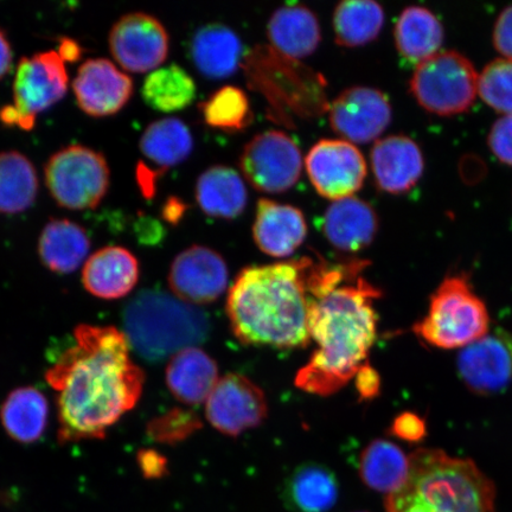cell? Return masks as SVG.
Masks as SVG:
<instances>
[{"instance_id":"obj_43","label":"cell","mask_w":512,"mask_h":512,"mask_svg":"<svg viewBox=\"0 0 512 512\" xmlns=\"http://www.w3.org/2000/svg\"><path fill=\"white\" fill-rule=\"evenodd\" d=\"M137 463L140 472L146 479H160L168 475V459L156 450L138 452Z\"/></svg>"},{"instance_id":"obj_28","label":"cell","mask_w":512,"mask_h":512,"mask_svg":"<svg viewBox=\"0 0 512 512\" xmlns=\"http://www.w3.org/2000/svg\"><path fill=\"white\" fill-rule=\"evenodd\" d=\"M198 206L213 219L234 220L245 211L248 192L239 172L215 165L198 177L195 189Z\"/></svg>"},{"instance_id":"obj_24","label":"cell","mask_w":512,"mask_h":512,"mask_svg":"<svg viewBox=\"0 0 512 512\" xmlns=\"http://www.w3.org/2000/svg\"><path fill=\"white\" fill-rule=\"evenodd\" d=\"M241 38L227 25L210 23L192 36L189 56L204 78L221 80L232 76L243 60Z\"/></svg>"},{"instance_id":"obj_13","label":"cell","mask_w":512,"mask_h":512,"mask_svg":"<svg viewBox=\"0 0 512 512\" xmlns=\"http://www.w3.org/2000/svg\"><path fill=\"white\" fill-rule=\"evenodd\" d=\"M268 405L264 392L247 377L228 374L217 381L207 399L211 426L228 437H239L264 422Z\"/></svg>"},{"instance_id":"obj_8","label":"cell","mask_w":512,"mask_h":512,"mask_svg":"<svg viewBox=\"0 0 512 512\" xmlns=\"http://www.w3.org/2000/svg\"><path fill=\"white\" fill-rule=\"evenodd\" d=\"M44 179L54 201L68 210L95 209L111 184V170L102 153L83 145H69L44 165Z\"/></svg>"},{"instance_id":"obj_40","label":"cell","mask_w":512,"mask_h":512,"mask_svg":"<svg viewBox=\"0 0 512 512\" xmlns=\"http://www.w3.org/2000/svg\"><path fill=\"white\" fill-rule=\"evenodd\" d=\"M389 433L407 443H420L427 434L426 421L413 412H403L396 416Z\"/></svg>"},{"instance_id":"obj_23","label":"cell","mask_w":512,"mask_h":512,"mask_svg":"<svg viewBox=\"0 0 512 512\" xmlns=\"http://www.w3.org/2000/svg\"><path fill=\"white\" fill-rule=\"evenodd\" d=\"M139 274L136 256L124 247L107 246L86 261L82 270V285L96 298L115 300L133 291Z\"/></svg>"},{"instance_id":"obj_7","label":"cell","mask_w":512,"mask_h":512,"mask_svg":"<svg viewBox=\"0 0 512 512\" xmlns=\"http://www.w3.org/2000/svg\"><path fill=\"white\" fill-rule=\"evenodd\" d=\"M489 330V311L465 274L445 278L432 294L427 315L413 326L422 341L443 350L463 349Z\"/></svg>"},{"instance_id":"obj_18","label":"cell","mask_w":512,"mask_h":512,"mask_svg":"<svg viewBox=\"0 0 512 512\" xmlns=\"http://www.w3.org/2000/svg\"><path fill=\"white\" fill-rule=\"evenodd\" d=\"M76 102L83 113L93 118L118 114L130 102L134 86L126 73L107 59H89L73 81Z\"/></svg>"},{"instance_id":"obj_44","label":"cell","mask_w":512,"mask_h":512,"mask_svg":"<svg viewBox=\"0 0 512 512\" xmlns=\"http://www.w3.org/2000/svg\"><path fill=\"white\" fill-rule=\"evenodd\" d=\"M133 227L134 234L143 245H157L165 236L162 222L149 215L139 214Z\"/></svg>"},{"instance_id":"obj_12","label":"cell","mask_w":512,"mask_h":512,"mask_svg":"<svg viewBox=\"0 0 512 512\" xmlns=\"http://www.w3.org/2000/svg\"><path fill=\"white\" fill-rule=\"evenodd\" d=\"M108 44L114 60L127 72L156 70L169 55L168 31L156 17L133 12L113 25Z\"/></svg>"},{"instance_id":"obj_14","label":"cell","mask_w":512,"mask_h":512,"mask_svg":"<svg viewBox=\"0 0 512 512\" xmlns=\"http://www.w3.org/2000/svg\"><path fill=\"white\" fill-rule=\"evenodd\" d=\"M458 373L471 392L501 394L512 386V334L498 328L459 352Z\"/></svg>"},{"instance_id":"obj_31","label":"cell","mask_w":512,"mask_h":512,"mask_svg":"<svg viewBox=\"0 0 512 512\" xmlns=\"http://www.w3.org/2000/svg\"><path fill=\"white\" fill-rule=\"evenodd\" d=\"M444 42V28L437 16L421 6L403 10L395 27V43L403 59L413 64L438 54Z\"/></svg>"},{"instance_id":"obj_21","label":"cell","mask_w":512,"mask_h":512,"mask_svg":"<svg viewBox=\"0 0 512 512\" xmlns=\"http://www.w3.org/2000/svg\"><path fill=\"white\" fill-rule=\"evenodd\" d=\"M306 236L302 210L261 198L256 207L253 238L262 253L287 258L303 245Z\"/></svg>"},{"instance_id":"obj_38","label":"cell","mask_w":512,"mask_h":512,"mask_svg":"<svg viewBox=\"0 0 512 512\" xmlns=\"http://www.w3.org/2000/svg\"><path fill=\"white\" fill-rule=\"evenodd\" d=\"M201 428L202 422L197 414L188 409L175 408L152 419L146 427V432L156 443L177 445Z\"/></svg>"},{"instance_id":"obj_32","label":"cell","mask_w":512,"mask_h":512,"mask_svg":"<svg viewBox=\"0 0 512 512\" xmlns=\"http://www.w3.org/2000/svg\"><path fill=\"white\" fill-rule=\"evenodd\" d=\"M409 466V457L399 446L376 439L361 454L360 476L368 488L389 496L406 483Z\"/></svg>"},{"instance_id":"obj_47","label":"cell","mask_w":512,"mask_h":512,"mask_svg":"<svg viewBox=\"0 0 512 512\" xmlns=\"http://www.w3.org/2000/svg\"><path fill=\"white\" fill-rule=\"evenodd\" d=\"M188 207L179 198L171 197L165 202L162 209L163 220L171 224H177L182 220Z\"/></svg>"},{"instance_id":"obj_20","label":"cell","mask_w":512,"mask_h":512,"mask_svg":"<svg viewBox=\"0 0 512 512\" xmlns=\"http://www.w3.org/2000/svg\"><path fill=\"white\" fill-rule=\"evenodd\" d=\"M325 239L344 253H358L368 248L379 232L376 211L361 198L350 196L334 201L322 221Z\"/></svg>"},{"instance_id":"obj_30","label":"cell","mask_w":512,"mask_h":512,"mask_svg":"<svg viewBox=\"0 0 512 512\" xmlns=\"http://www.w3.org/2000/svg\"><path fill=\"white\" fill-rule=\"evenodd\" d=\"M339 496L337 477L328 466L305 463L286 479L284 502L293 512H329Z\"/></svg>"},{"instance_id":"obj_19","label":"cell","mask_w":512,"mask_h":512,"mask_svg":"<svg viewBox=\"0 0 512 512\" xmlns=\"http://www.w3.org/2000/svg\"><path fill=\"white\" fill-rule=\"evenodd\" d=\"M370 159L377 187L389 194H405L424 174L425 162L420 147L405 136L377 140Z\"/></svg>"},{"instance_id":"obj_17","label":"cell","mask_w":512,"mask_h":512,"mask_svg":"<svg viewBox=\"0 0 512 512\" xmlns=\"http://www.w3.org/2000/svg\"><path fill=\"white\" fill-rule=\"evenodd\" d=\"M169 284L176 297L185 303H214L228 286L226 261L214 249L191 246L172 261Z\"/></svg>"},{"instance_id":"obj_27","label":"cell","mask_w":512,"mask_h":512,"mask_svg":"<svg viewBox=\"0 0 512 512\" xmlns=\"http://www.w3.org/2000/svg\"><path fill=\"white\" fill-rule=\"evenodd\" d=\"M92 242L86 229L67 219H51L38 239V255L49 271L70 274L86 260Z\"/></svg>"},{"instance_id":"obj_15","label":"cell","mask_w":512,"mask_h":512,"mask_svg":"<svg viewBox=\"0 0 512 512\" xmlns=\"http://www.w3.org/2000/svg\"><path fill=\"white\" fill-rule=\"evenodd\" d=\"M329 121L332 130L347 142L368 144L387 130L392 106L375 88L350 87L332 101Z\"/></svg>"},{"instance_id":"obj_22","label":"cell","mask_w":512,"mask_h":512,"mask_svg":"<svg viewBox=\"0 0 512 512\" xmlns=\"http://www.w3.org/2000/svg\"><path fill=\"white\" fill-rule=\"evenodd\" d=\"M139 147L150 164L139 163L137 172L157 183L166 171L189 158L194 150V138L183 120L163 118L146 127Z\"/></svg>"},{"instance_id":"obj_42","label":"cell","mask_w":512,"mask_h":512,"mask_svg":"<svg viewBox=\"0 0 512 512\" xmlns=\"http://www.w3.org/2000/svg\"><path fill=\"white\" fill-rule=\"evenodd\" d=\"M494 44L499 54L512 61V5L505 9L497 19Z\"/></svg>"},{"instance_id":"obj_33","label":"cell","mask_w":512,"mask_h":512,"mask_svg":"<svg viewBox=\"0 0 512 512\" xmlns=\"http://www.w3.org/2000/svg\"><path fill=\"white\" fill-rule=\"evenodd\" d=\"M40 182L31 160L18 151L0 152V214L23 213L35 203Z\"/></svg>"},{"instance_id":"obj_29","label":"cell","mask_w":512,"mask_h":512,"mask_svg":"<svg viewBox=\"0 0 512 512\" xmlns=\"http://www.w3.org/2000/svg\"><path fill=\"white\" fill-rule=\"evenodd\" d=\"M0 421L6 434L16 443H37L48 427L49 403L46 395L31 386L12 390L0 407Z\"/></svg>"},{"instance_id":"obj_9","label":"cell","mask_w":512,"mask_h":512,"mask_svg":"<svg viewBox=\"0 0 512 512\" xmlns=\"http://www.w3.org/2000/svg\"><path fill=\"white\" fill-rule=\"evenodd\" d=\"M427 112L452 117L470 110L478 94L475 67L457 51H444L418 64L409 83Z\"/></svg>"},{"instance_id":"obj_2","label":"cell","mask_w":512,"mask_h":512,"mask_svg":"<svg viewBox=\"0 0 512 512\" xmlns=\"http://www.w3.org/2000/svg\"><path fill=\"white\" fill-rule=\"evenodd\" d=\"M362 272L325 288L311 300L309 329L317 349L294 381L306 393L336 394L367 362L377 332L374 302L382 292Z\"/></svg>"},{"instance_id":"obj_6","label":"cell","mask_w":512,"mask_h":512,"mask_svg":"<svg viewBox=\"0 0 512 512\" xmlns=\"http://www.w3.org/2000/svg\"><path fill=\"white\" fill-rule=\"evenodd\" d=\"M242 66L255 91L270 101L278 118H315L328 110L322 75L272 47H255L243 55Z\"/></svg>"},{"instance_id":"obj_37","label":"cell","mask_w":512,"mask_h":512,"mask_svg":"<svg viewBox=\"0 0 512 512\" xmlns=\"http://www.w3.org/2000/svg\"><path fill=\"white\" fill-rule=\"evenodd\" d=\"M478 94L495 111L512 115V61L489 63L478 75Z\"/></svg>"},{"instance_id":"obj_26","label":"cell","mask_w":512,"mask_h":512,"mask_svg":"<svg viewBox=\"0 0 512 512\" xmlns=\"http://www.w3.org/2000/svg\"><path fill=\"white\" fill-rule=\"evenodd\" d=\"M219 381L216 362L200 348H188L172 356L166 368V384L185 405L207 401Z\"/></svg>"},{"instance_id":"obj_4","label":"cell","mask_w":512,"mask_h":512,"mask_svg":"<svg viewBox=\"0 0 512 512\" xmlns=\"http://www.w3.org/2000/svg\"><path fill=\"white\" fill-rule=\"evenodd\" d=\"M406 483L386 498V512H496V488L471 459L419 448Z\"/></svg>"},{"instance_id":"obj_16","label":"cell","mask_w":512,"mask_h":512,"mask_svg":"<svg viewBox=\"0 0 512 512\" xmlns=\"http://www.w3.org/2000/svg\"><path fill=\"white\" fill-rule=\"evenodd\" d=\"M68 72L57 51L50 50L18 63L14 80V106L28 117L49 110L68 91Z\"/></svg>"},{"instance_id":"obj_35","label":"cell","mask_w":512,"mask_h":512,"mask_svg":"<svg viewBox=\"0 0 512 512\" xmlns=\"http://www.w3.org/2000/svg\"><path fill=\"white\" fill-rule=\"evenodd\" d=\"M196 92L194 79L176 63L153 70L142 88L145 104L163 113L184 110L195 100Z\"/></svg>"},{"instance_id":"obj_1","label":"cell","mask_w":512,"mask_h":512,"mask_svg":"<svg viewBox=\"0 0 512 512\" xmlns=\"http://www.w3.org/2000/svg\"><path fill=\"white\" fill-rule=\"evenodd\" d=\"M73 343L46 371L56 393L61 444L105 439L142 398L145 374L133 363L124 332L76 326Z\"/></svg>"},{"instance_id":"obj_5","label":"cell","mask_w":512,"mask_h":512,"mask_svg":"<svg viewBox=\"0 0 512 512\" xmlns=\"http://www.w3.org/2000/svg\"><path fill=\"white\" fill-rule=\"evenodd\" d=\"M124 335L130 348L149 362L206 342L209 318L195 305L159 290L140 291L124 310Z\"/></svg>"},{"instance_id":"obj_45","label":"cell","mask_w":512,"mask_h":512,"mask_svg":"<svg viewBox=\"0 0 512 512\" xmlns=\"http://www.w3.org/2000/svg\"><path fill=\"white\" fill-rule=\"evenodd\" d=\"M0 123L8 127L21 128L23 131H31L35 127L36 119L23 114L14 105H6L0 108Z\"/></svg>"},{"instance_id":"obj_48","label":"cell","mask_w":512,"mask_h":512,"mask_svg":"<svg viewBox=\"0 0 512 512\" xmlns=\"http://www.w3.org/2000/svg\"><path fill=\"white\" fill-rule=\"evenodd\" d=\"M57 53L61 56L63 61L76 62L82 57V47L78 42L72 40V38L63 37L60 38L59 50Z\"/></svg>"},{"instance_id":"obj_39","label":"cell","mask_w":512,"mask_h":512,"mask_svg":"<svg viewBox=\"0 0 512 512\" xmlns=\"http://www.w3.org/2000/svg\"><path fill=\"white\" fill-rule=\"evenodd\" d=\"M489 146L501 162L512 166V115H505L492 126Z\"/></svg>"},{"instance_id":"obj_3","label":"cell","mask_w":512,"mask_h":512,"mask_svg":"<svg viewBox=\"0 0 512 512\" xmlns=\"http://www.w3.org/2000/svg\"><path fill=\"white\" fill-rule=\"evenodd\" d=\"M311 264L305 256L240 272L229 291L227 313L241 343L277 349L310 344Z\"/></svg>"},{"instance_id":"obj_25","label":"cell","mask_w":512,"mask_h":512,"mask_svg":"<svg viewBox=\"0 0 512 512\" xmlns=\"http://www.w3.org/2000/svg\"><path fill=\"white\" fill-rule=\"evenodd\" d=\"M272 48L292 60L312 55L322 41V30L315 12L305 5L283 6L273 12L267 24Z\"/></svg>"},{"instance_id":"obj_34","label":"cell","mask_w":512,"mask_h":512,"mask_svg":"<svg viewBox=\"0 0 512 512\" xmlns=\"http://www.w3.org/2000/svg\"><path fill=\"white\" fill-rule=\"evenodd\" d=\"M384 24V11L373 0H347L334 12L335 38L338 46L356 48L376 40Z\"/></svg>"},{"instance_id":"obj_41","label":"cell","mask_w":512,"mask_h":512,"mask_svg":"<svg viewBox=\"0 0 512 512\" xmlns=\"http://www.w3.org/2000/svg\"><path fill=\"white\" fill-rule=\"evenodd\" d=\"M355 379L357 393L362 401L373 400L380 395V374L368 362L364 363L361 369L357 371Z\"/></svg>"},{"instance_id":"obj_46","label":"cell","mask_w":512,"mask_h":512,"mask_svg":"<svg viewBox=\"0 0 512 512\" xmlns=\"http://www.w3.org/2000/svg\"><path fill=\"white\" fill-rule=\"evenodd\" d=\"M14 53L11 43L3 30H0V80L11 72Z\"/></svg>"},{"instance_id":"obj_36","label":"cell","mask_w":512,"mask_h":512,"mask_svg":"<svg viewBox=\"0 0 512 512\" xmlns=\"http://www.w3.org/2000/svg\"><path fill=\"white\" fill-rule=\"evenodd\" d=\"M206 124L227 133L245 131L253 123L251 101L241 88L224 86L200 105Z\"/></svg>"},{"instance_id":"obj_11","label":"cell","mask_w":512,"mask_h":512,"mask_svg":"<svg viewBox=\"0 0 512 512\" xmlns=\"http://www.w3.org/2000/svg\"><path fill=\"white\" fill-rule=\"evenodd\" d=\"M305 166L313 188L332 201L354 195L367 177V163L361 151L342 139H323L313 145Z\"/></svg>"},{"instance_id":"obj_10","label":"cell","mask_w":512,"mask_h":512,"mask_svg":"<svg viewBox=\"0 0 512 512\" xmlns=\"http://www.w3.org/2000/svg\"><path fill=\"white\" fill-rule=\"evenodd\" d=\"M240 169L254 189L266 194H283L302 176V151L284 132H262L243 147Z\"/></svg>"}]
</instances>
